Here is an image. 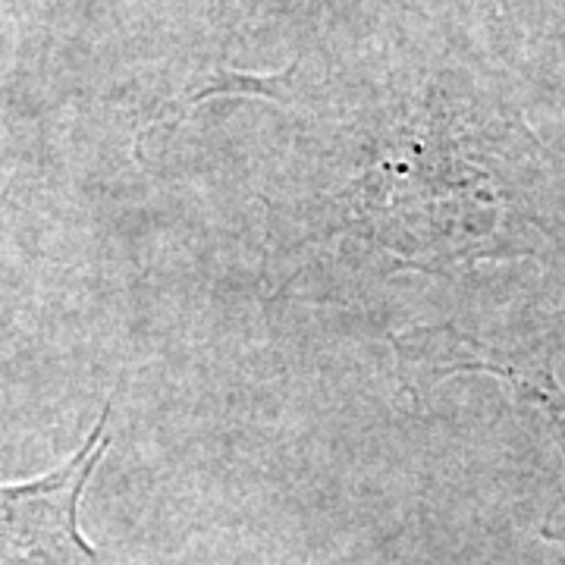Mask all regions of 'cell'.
Instances as JSON below:
<instances>
[{"mask_svg": "<svg viewBox=\"0 0 565 565\" xmlns=\"http://www.w3.org/2000/svg\"><path fill=\"white\" fill-rule=\"evenodd\" d=\"M107 412L82 449L32 484H0V565H107L82 537L79 503L107 452Z\"/></svg>", "mask_w": 565, "mask_h": 565, "instance_id": "6da1fadb", "label": "cell"}, {"mask_svg": "<svg viewBox=\"0 0 565 565\" xmlns=\"http://www.w3.org/2000/svg\"><path fill=\"white\" fill-rule=\"evenodd\" d=\"M465 367H481V371H490V374H497V377H505V381H512V384L519 386L525 396H531V403H537L544 408L546 422L553 424V434H556V440L563 446V456H565V393L559 390V384L544 374V371H519V367H500V364H490V362H468Z\"/></svg>", "mask_w": 565, "mask_h": 565, "instance_id": "7a4b0ae2", "label": "cell"}]
</instances>
